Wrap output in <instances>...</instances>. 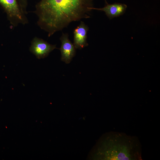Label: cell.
<instances>
[{"instance_id":"1","label":"cell","mask_w":160,"mask_h":160,"mask_svg":"<svg viewBox=\"0 0 160 160\" xmlns=\"http://www.w3.org/2000/svg\"><path fill=\"white\" fill-rule=\"evenodd\" d=\"M93 0H41L35 5L37 24L50 37L73 21L90 17Z\"/></svg>"},{"instance_id":"2","label":"cell","mask_w":160,"mask_h":160,"mask_svg":"<svg viewBox=\"0 0 160 160\" xmlns=\"http://www.w3.org/2000/svg\"><path fill=\"white\" fill-rule=\"evenodd\" d=\"M99 159L141 160L142 148L138 137L122 132L111 131L104 135L95 149Z\"/></svg>"},{"instance_id":"3","label":"cell","mask_w":160,"mask_h":160,"mask_svg":"<svg viewBox=\"0 0 160 160\" xmlns=\"http://www.w3.org/2000/svg\"><path fill=\"white\" fill-rule=\"evenodd\" d=\"M0 4L6 12L13 27L19 24L28 23L26 14L23 11L17 0H0Z\"/></svg>"},{"instance_id":"4","label":"cell","mask_w":160,"mask_h":160,"mask_svg":"<svg viewBox=\"0 0 160 160\" xmlns=\"http://www.w3.org/2000/svg\"><path fill=\"white\" fill-rule=\"evenodd\" d=\"M31 44L29 50L38 59L47 57L51 52L57 48L56 45L50 44L43 39L37 37L33 39Z\"/></svg>"},{"instance_id":"5","label":"cell","mask_w":160,"mask_h":160,"mask_svg":"<svg viewBox=\"0 0 160 160\" xmlns=\"http://www.w3.org/2000/svg\"><path fill=\"white\" fill-rule=\"evenodd\" d=\"M60 40L61 43V47L59 49L61 54V60L68 64L76 55V49L69 40L68 33H63Z\"/></svg>"},{"instance_id":"6","label":"cell","mask_w":160,"mask_h":160,"mask_svg":"<svg viewBox=\"0 0 160 160\" xmlns=\"http://www.w3.org/2000/svg\"><path fill=\"white\" fill-rule=\"evenodd\" d=\"M88 30V26L82 21L74 29L73 44L76 49H81L88 46L87 38Z\"/></svg>"},{"instance_id":"7","label":"cell","mask_w":160,"mask_h":160,"mask_svg":"<svg viewBox=\"0 0 160 160\" xmlns=\"http://www.w3.org/2000/svg\"><path fill=\"white\" fill-rule=\"evenodd\" d=\"M127 7L125 4L116 3L110 4L107 3L103 7L97 8L92 7L91 9L104 11L108 17L111 19L122 15L125 12Z\"/></svg>"},{"instance_id":"8","label":"cell","mask_w":160,"mask_h":160,"mask_svg":"<svg viewBox=\"0 0 160 160\" xmlns=\"http://www.w3.org/2000/svg\"><path fill=\"white\" fill-rule=\"evenodd\" d=\"M20 5L23 11L26 14L27 8L28 6V0H17Z\"/></svg>"},{"instance_id":"9","label":"cell","mask_w":160,"mask_h":160,"mask_svg":"<svg viewBox=\"0 0 160 160\" xmlns=\"http://www.w3.org/2000/svg\"><path fill=\"white\" fill-rule=\"evenodd\" d=\"M105 0V3H107V1H106V0Z\"/></svg>"}]
</instances>
